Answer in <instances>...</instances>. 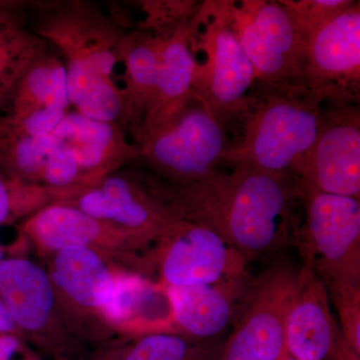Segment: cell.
<instances>
[{"instance_id": "obj_8", "label": "cell", "mask_w": 360, "mask_h": 360, "mask_svg": "<svg viewBox=\"0 0 360 360\" xmlns=\"http://www.w3.org/2000/svg\"><path fill=\"white\" fill-rule=\"evenodd\" d=\"M298 269L277 262L253 277L222 343L219 360H278L285 350V322Z\"/></svg>"}, {"instance_id": "obj_28", "label": "cell", "mask_w": 360, "mask_h": 360, "mask_svg": "<svg viewBox=\"0 0 360 360\" xmlns=\"http://www.w3.org/2000/svg\"><path fill=\"white\" fill-rule=\"evenodd\" d=\"M20 187L7 181L0 174V224L11 219L18 212V196Z\"/></svg>"}, {"instance_id": "obj_20", "label": "cell", "mask_w": 360, "mask_h": 360, "mask_svg": "<svg viewBox=\"0 0 360 360\" xmlns=\"http://www.w3.org/2000/svg\"><path fill=\"white\" fill-rule=\"evenodd\" d=\"M54 253L53 285L79 307L103 309L112 291L115 274L101 253L90 248H68Z\"/></svg>"}, {"instance_id": "obj_14", "label": "cell", "mask_w": 360, "mask_h": 360, "mask_svg": "<svg viewBox=\"0 0 360 360\" xmlns=\"http://www.w3.org/2000/svg\"><path fill=\"white\" fill-rule=\"evenodd\" d=\"M53 135L70 149L82 177V186H91L112 174L127 161L139 158L118 123L87 117L75 110L66 113ZM79 187V188H80Z\"/></svg>"}, {"instance_id": "obj_26", "label": "cell", "mask_w": 360, "mask_h": 360, "mask_svg": "<svg viewBox=\"0 0 360 360\" xmlns=\"http://www.w3.org/2000/svg\"><path fill=\"white\" fill-rule=\"evenodd\" d=\"M295 18L298 32L326 22L354 4V0H300L281 1Z\"/></svg>"}, {"instance_id": "obj_31", "label": "cell", "mask_w": 360, "mask_h": 360, "mask_svg": "<svg viewBox=\"0 0 360 360\" xmlns=\"http://www.w3.org/2000/svg\"><path fill=\"white\" fill-rule=\"evenodd\" d=\"M278 360H297L295 359H293V357H291L290 354H288V352H284V354L283 356L281 357Z\"/></svg>"}, {"instance_id": "obj_17", "label": "cell", "mask_w": 360, "mask_h": 360, "mask_svg": "<svg viewBox=\"0 0 360 360\" xmlns=\"http://www.w3.org/2000/svg\"><path fill=\"white\" fill-rule=\"evenodd\" d=\"M0 300L18 328L35 333L51 321L56 292L51 276L39 265L8 257L0 260Z\"/></svg>"}, {"instance_id": "obj_4", "label": "cell", "mask_w": 360, "mask_h": 360, "mask_svg": "<svg viewBox=\"0 0 360 360\" xmlns=\"http://www.w3.org/2000/svg\"><path fill=\"white\" fill-rule=\"evenodd\" d=\"M139 158L172 184L196 181L217 169L229 148L224 125L193 94L165 117L134 135Z\"/></svg>"}, {"instance_id": "obj_7", "label": "cell", "mask_w": 360, "mask_h": 360, "mask_svg": "<svg viewBox=\"0 0 360 360\" xmlns=\"http://www.w3.org/2000/svg\"><path fill=\"white\" fill-rule=\"evenodd\" d=\"M231 14L255 70V87L272 91L304 89L300 33L281 1H231Z\"/></svg>"}, {"instance_id": "obj_9", "label": "cell", "mask_w": 360, "mask_h": 360, "mask_svg": "<svg viewBox=\"0 0 360 360\" xmlns=\"http://www.w3.org/2000/svg\"><path fill=\"white\" fill-rule=\"evenodd\" d=\"M298 33L305 89L328 101L359 103V1L326 22Z\"/></svg>"}, {"instance_id": "obj_5", "label": "cell", "mask_w": 360, "mask_h": 360, "mask_svg": "<svg viewBox=\"0 0 360 360\" xmlns=\"http://www.w3.org/2000/svg\"><path fill=\"white\" fill-rule=\"evenodd\" d=\"M298 181V180H297ZM303 222L297 245L328 295L360 288V200L298 182Z\"/></svg>"}, {"instance_id": "obj_18", "label": "cell", "mask_w": 360, "mask_h": 360, "mask_svg": "<svg viewBox=\"0 0 360 360\" xmlns=\"http://www.w3.org/2000/svg\"><path fill=\"white\" fill-rule=\"evenodd\" d=\"M196 14L176 27L155 33L160 39L158 92L155 104L139 129L176 110L193 94Z\"/></svg>"}, {"instance_id": "obj_24", "label": "cell", "mask_w": 360, "mask_h": 360, "mask_svg": "<svg viewBox=\"0 0 360 360\" xmlns=\"http://www.w3.org/2000/svg\"><path fill=\"white\" fill-rule=\"evenodd\" d=\"M153 293V286L141 276L116 274L110 298L101 311L116 323L130 321L144 309Z\"/></svg>"}, {"instance_id": "obj_3", "label": "cell", "mask_w": 360, "mask_h": 360, "mask_svg": "<svg viewBox=\"0 0 360 360\" xmlns=\"http://www.w3.org/2000/svg\"><path fill=\"white\" fill-rule=\"evenodd\" d=\"M35 34L52 42L65 56L66 84L73 96H84L116 84L124 33L94 4L56 2L39 7Z\"/></svg>"}, {"instance_id": "obj_33", "label": "cell", "mask_w": 360, "mask_h": 360, "mask_svg": "<svg viewBox=\"0 0 360 360\" xmlns=\"http://www.w3.org/2000/svg\"><path fill=\"white\" fill-rule=\"evenodd\" d=\"M4 14H6V13H2L1 11H0V18H1V16H4Z\"/></svg>"}, {"instance_id": "obj_27", "label": "cell", "mask_w": 360, "mask_h": 360, "mask_svg": "<svg viewBox=\"0 0 360 360\" xmlns=\"http://www.w3.org/2000/svg\"><path fill=\"white\" fill-rule=\"evenodd\" d=\"M338 317L343 342L349 354L360 359V288L329 296Z\"/></svg>"}, {"instance_id": "obj_30", "label": "cell", "mask_w": 360, "mask_h": 360, "mask_svg": "<svg viewBox=\"0 0 360 360\" xmlns=\"http://www.w3.org/2000/svg\"><path fill=\"white\" fill-rule=\"evenodd\" d=\"M16 330H18V326H16L15 322L13 321L8 310L0 300V335L2 333L13 335Z\"/></svg>"}, {"instance_id": "obj_12", "label": "cell", "mask_w": 360, "mask_h": 360, "mask_svg": "<svg viewBox=\"0 0 360 360\" xmlns=\"http://www.w3.org/2000/svg\"><path fill=\"white\" fill-rule=\"evenodd\" d=\"M73 196L75 200L65 203L129 231L146 243L158 240L177 219L158 195L153 181L143 186L127 175H106L96 184L77 189Z\"/></svg>"}, {"instance_id": "obj_11", "label": "cell", "mask_w": 360, "mask_h": 360, "mask_svg": "<svg viewBox=\"0 0 360 360\" xmlns=\"http://www.w3.org/2000/svg\"><path fill=\"white\" fill-rule=\"evenodd\" d=\"M319 136L298 174L321 193L360 200V113L356 103L328 101Z\"/></svg>"}, {"instance_id": "obj_2", "label": "cell", "mask_w": 360, "mask_h": 360, "mask_svg": "<svg viewBox=\"0 0 360 360\" xmlns=\"http://www.w3.org/2000/svg\"><path fill=\"white\" fill-rule=\"evenodd\" d=\"M326 99L310 90L272 91L255 87L243 137L229 146L221 162L297 179L321 130Z\"/></svg>"}, {"instance_id": "obj_6", "label": "cell", "mask_w": 360, "mask_h": 360, "mask_svg": "<svg viewBox=\"0 0 360 360\" xmlns=\"http://www.w3.org/2000/svg\"><path fill=\"white\" fill-rule=\"evenodd\" d=\"M231 1H205L196 14L193 94L222 125L243 116L255 85L252 65L232 25Z\"/></svg>"}, {"instance_id": "obj_10", "label": "cell", "mask_w": 360, "mask_h": 360, "mask_svg": "<svg viewBox=\"0 0 360 360\" xmlns=\"http://www.w3.org/2000/svg\"><path fill=\"white\" fill-rule=\"evenodd\" d=\"M163 288L205 285L246 272L248 260L205 225L176 219L158 238Z\"/></svg>"}, {"instance_id": "obj_23", "label": "cell", "mask_w": 360, "mask_h": 360, "mask_svg": "<svg viewBox=\"0 0 360 360\" xmlns=\"http://www.w3.org/2000/svg\"><path fill=\"white\" fill-rule=\"evenodd\" d=\"M221 345L172 333L144 335L122 360H219Z\"/></svg>"}, {"instance_id": "obj_15", "label": "cell", "mask_w": 360, "mask_h": 360, "mask_svg": "<svg viewBox=\"0 0 360 360\" xmlns=\"http://www.w3.org/2000/svg\"><path fill=\"white\" fill-rule=\"evenodd\" d=\"M252 278L246 271L220 283L165 288L172 321L194 340L219 335L233 321Z\"/></svg>"}, {"instance_id": "obj_1", "label": "cell", "mask_w": 360, "mask_h": 360, "mask_svg": "<svg viewBox=\"0 0 360 360\" xmlns=\"http://www.w3.org/2000/svg\"><path fill=\"white\" fill-rule=\"evenodd\" d=\"M186 184H156L175 219L205 225L252 262L297 245L298 181L236 165Z\"/></svg>"}, {"instance_id": "obj_16", "label": "cell", "mask_w": 360, "mask_h": 360, "mask_svg": "<svg viewBox=\"0 0 360 360\" xmlns=\"http://www.w3.org/2000/svg\"><path fill=\"white\" fill-rule=\"evenodd\" d=\"M25 231L42 250L52 252L68 248L146 243L139 236L65 202L45 206L26 221Z\"/></svg>"}, {"instance_id": "obj_22", "label": "cell", "mask_w": 360, "mask_h": 360, "mask_svg": "<svg viewBox=\"0 0 360 360\" xmlns=\"http://www.w3.org/2000/svg\"><path fill=\"white\" fill-rule=\"evenodd\" d=\"M46 51L39 35L6 14L0 18V112H6L21 78Z\"/></svg>"}, {"instance_id": "obj_25", "label": "cell", "mask_w": 360, "mask_h": 360, "mask_svg": "<svg viewBox=\"0 0 360 360\" xmlns=\"http://www.w3.org/2000/svg\"><path fill=\"white\" fill-rule=\"evenodd\" d=\"M146 18L141 30L153 33L167 32L191 20L200 4L195 1H143Z\"/></svg>"}, {"instance_id": "obj_21", "label": "cell", "mask_w": 360, "mask_h": 360, "mask_svg": "<svg viewBox=\"0 0 360 360\" xmlns=\"http://www.w3.org/2000/svg\"><path fill=\"white\" fill-rule=\"evenodd\" d=\"M70 108L65 65L47 51L21 78L6 117L18 122L37 111Z\"/></svg>"}, {"instance_id": "obj_32", "label": "cell", "mask_w": 360, "mask_h": 360, "mask_svg": "<svg viewBox=\"0 0 360 360\" xmlns=\"http://www.w3.org/2000/svg\"><path fill=\"white\" fill-rule=\"evenodd\" d=\"M4 248H2L1 245H0V260L4 259Z\"/></svg>"}, {"instance_id": "obj_29", "label": "cell", "mask_w": 360, "mask_h": 360, "mask_svg": "<svg viewBox=\"0 0 360 360\" xmlns=\"http://www.w3.org/2000/svg\"><path fill=\"white\" fill-rule=\"evenodd\" d=\"M20 348V340L14 335H0V360H11Z\"/></svg>"}, {"instance_id": "obj_19", "label": "cell", "mask_w": 360, "mask_h": 360, "mask_svg": "<svg viewBox=\"0 0 360 360\" xmlns=\"http://www.w3.org/2000/svg\"><path fill=\"white\" fill-rule=\"evenodd\" d=\"M124 65L123 94L125 115L122 129L136 134L156 98L160 68V39L155 33L139 30L124 33L120 44Z\"/></svg>"}, {"instance_id": "obj_13", "label": "cell", "mask_w": 360, "mask_h": 360, "mask_svg": "<svg viewBox=\"0 0 360 360\" xmlns=\"http://www.w3.org/2000/svg\"><path fill=\"white\" fill-rule=\"evenodd\" d=\"M285 350L297 360H360L345 347L328 290L307 260L296 274L288 305Z\"/></svg>"}]
</instances>
